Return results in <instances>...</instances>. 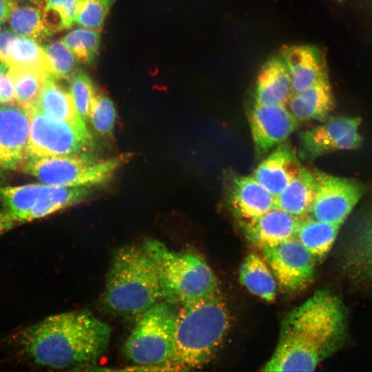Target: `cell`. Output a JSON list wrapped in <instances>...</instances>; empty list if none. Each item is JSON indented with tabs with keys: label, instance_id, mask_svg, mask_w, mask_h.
Wrapping results in <instances>:
<instances>
[{
	"label": "cell",
	"instance_id": "cell-1",
	"mask_svg": "<svg viewBox=\"0 0 372 372\" xmlns=\"http://www.w3.org/2000/svg\"><path fill=\"white\" fill-rule=\"evenodd\" d=\"M347 313L340 299L318 290L283 319L278 341L263 371H313L343 344Z\"/></svg>",
	"mask_w": 372,
	"mask_h": 372
},
{
	"label": "cell",
	"instance_id": "cell-2",
	"mask_svg": "<svg viewBox=\"0 0 372 372\" xmlns=\"http://www.w3.org/2000/svg\"><path fill=\"white\" fill-rule=\"evenodd\" d=\"M111 328L85 311L48 316L14 337L18 353L31 364L48 369L76 368L107 349Z\"/></svg>",
	"mask_w": 372,
	"mask_h": 372
},
{
	"label": "cell",
	"instance_id": "cell-3",
	"mask_svg": "<svg viewBox=\"0 0 372 372\" xmlns=\"http://www.w3.org/2000/svg\"><path fill=\"white\" fill-rule=\"evenodd\" d=\"M230 325L220 292L180 305L170 365L174 371H189L207 364L223 344Z\"/></svg>",
	"mask_w": 372,
	"mask_h": 372
},
{
	"label": "cell",
	"instance_id": "cell-4",
	"mask_svg": "<svg viewBox=\"0 0 372 372\" xmlns=\"http://www.w3.org/2000/svg\"><path fill=\"white\" fill-rule=\"evenodd\" d=\"M161 300L156 265L143 243L116 250L103 294L105 310L116 316H138Z\"/></svg>",
	"mask_w": 372,
	"mask_h": 372
},
{
	"label": "cell",
	"instance_id": "cell-5",
	"mask_svg": "<svg viewBox=\"0 0 372 372\" xmlns=\"http://www.w3.org/2000/svg\"><path fill=\"white\" fill-rule=\"evenodd\" d=\"M143 243L155 262L165 301L180 306L220 293L213 271L200 256L171 251L156 240L147 239Z\"/></svg>",
	"mask_w": 372,
	"mask_h": 372
},
{
	"label": "cell",
	"instance_id": "cell-6",
	"mask_svg": "<svg viewBox=\"0 0 372 372\" xmlns=\"http://www.w3.org/2000/svg\"><path fill=\"white\" fill-rule=\"evenodd\" d=\"M160 301L141 314L123 345V353L137 364L134 370L174 371L170 365L174 350L177 310Z\"/></svg>",
	"mask_w": 372,
	"mask_h": 372
},
{
	"label": "cell",
	"instance_id": "cell-7",
	"mask_svg": "<svg viewBox=\"0 0 372 372\" xmlns=\"http://www.w3.org/2000/svg\"><path fill=\"white\" fill-rule=\"evenodd\" d=\"M126 159V155H119L97 160L83 152L28 158L23 162V171L46 185L92 187L110 179Z\"/></svg>",
	"mask_w": 372,
	"mask_h": 372
},
{
	"label": "cell",
	"instance_id": "cell-8",
	"mask_svg": "<svg viewBox=\"0 0 372 372\" xmlns=\"http://www.w3.org/2000/svg\"><path fill=\"white\" fill-rule=\"evenodd\" d=\"M27 110L30 125L25 160L83 152L92 145L93 138L82 119L59 121L34 107Z\"/></svg>",
	"mask_w": 372,
	"mask_h": 372
},
{
	"label": "cell",
	"instance_id": "cell-9",
	"mask_svg": "<svg viewBox=\"0 0 372 372\" xmlns=\"http://www.w3.org/2000/svg\"><path fill=\"white\" fill-rule=\"evenodd\" d=\"M314 200L308 214L318 220L342 226L364 194L366 187L353 178L316 171Z\"/></svg>",
	"mask_w": 372,
	"mask_h": 372
},
{
	"label": "cell",
	"instance_id": "cell-10",
	"mask_svg": "<svg viewBox=\"0 0 372 372\" xmlns=\"http://www.w3.org/2000/svg\"><path fill=\"white\" fill-rule=\"evenodd\" d=\"M260 249L278 285L286 291L302 290L313 280L316 259L295 236Z\"/></svg>",
	"mask_w": 372,
	"mask_h": 372
},
{
	"label": "cell",
	"instance_id": "cell-11",
	"mask_svg": "<svg viewBox=\"0 0 372 372\" xmlns=\"http://www.w3.org/2000/svg\"><path fill=\"white\" fill-rule=\"evenodd\" d=\"M360 117L327 118L324 123L300 134L301 158H316L338 150L356 149L363 138L358 132Z\"/></svg>",
	"mask_w": 372,
	"mask_h": 372
},
{
	"label": "cell",
	"instance_id": "cell-12",
	"mask_svg": "<svg viewBox=\"0 0 372 372\" xmlns=\"http://www.w3.org/2000/svg\"><path fill=\"white\" fill-rule=\"evenodd\" d=\"M343 263L353 285L372 290V206L353 220L344 245Z\"/></svg>",
	"mask_w": 372,
	"mask_h": 372
},
{
	"label": "cell",
	"instance_id": "cell-13",
	"mask_svg": "<svg viewBox=\"0 0 372 372\" xmlns=\"http://www.w3.org/2000/svg\"><path fill=\"white\" fill-rule=\"evenodd\" d=\"M249 123L255 151L263 156L284 143L299 122L285 105L254 103Z\"/></svg>",
	"mask_w": 372,
	"mask_h": 372
},
{
	"label": "cell",
	"instance_id": "cell-14",
	"mask_svg": "<svg viewBox=\"0 0 372 372\" xmlns=\"http://www.w3.org/2000/svg\"><path fill=\"white\" fill-rule=\"evenodd\" d=\"M30 118L17 104L0 105V170L21 167L25 159Z\"/></svg>",
	"mask_w": 372,
	"mask_h": 372
},
{
	"label": "cell",
	"instance_id": "cell-15",
	"mask_svg": "<svg viewBox=\"0 0 372 372\" xmlns=\"http://www.w3.org/2000/svg\"><path fill=\"white\" fill-rule=\"evenodd\" d=\"M289 71L291 93L302 91L328 77L325 56L313 45L288 46L280 54Z\"/></svg>",
	"mask_w": 372,
	"mask_h": 372
},
{
	"label": "cell",
	"instance_id": "cell-16",
	"mask_svg": "<svg viewBox=\"0 0 372 372\" xmlns=\"http://www.w3.org/2000/svg\"><path fill=\"white\" fill-rule=\"evenodd\" d=\"M302 167L296 152L282 143L273 149L258 165L252 176L276 197Z\"/></svg>",
	"mask_w": 372,
	"mask_h": 372
},
{
	"label": "cell",
	"instance_id": "cell-17",
	"mask_svg": "<svg viewBox=\"0 0 372 372\" xmlns=\"http://www.w3.org/2000/svg\"><path fill=\"white\" fill-rule=\"evenodd\" d=\"M298 220V217L273 207L242 223L247 239L261 249L294 237Z\"/></svg>",
	"mask_w": 372,
	"mask_h": 372
},
{
	"label": "cell",
	"instance_id": "cell-18",
	"mask_svg": "<svg viewBox=\"0 0 372 372\" xmlns=\"http://www.w3.org/2000/svg\"><path fill=\"white\" fill-rule=\"evenodd\" d=\"M229 203L233 212L244 222L275 207V197L252 175L240 176L232 181Z\"/></svg>",
	"mask_w": 372,
	"mask_h": 372
},
{
	"label": "cell",
	"instance_id": "cell-19",
	"mask_svg": "<svg viewBox=\"0 0 372 372\" xmlns=\"http://www.w3.org/2000/svg\"><path fill=\"white\" fill-rule=\"evenodd\" d=\"M291 94V81L281 57L269 59L258 75L255 89V103L287 106Z\"/></svg>",
	"mask_w": 372,
	"mask_h": 372
},
{
	"label": "cell",
	"instance_id": "cell-20",
	"mask_svg": "<svg viewBox=\"0 0 372 372\" xmlns=\"http://www.w3.org/2000/svg\"><path fill=\"white\" fill-rule=\"evenodd\" d=\"M287 108L298 122L324 121L334 107V98L329 77L291 94Z\"/></svg>",
	"mask_w": 372,
	"mask_h": 372
},
{
	"label": "cell",
	"instance_id": "cell-21",
	"mask_svg": "<svg viewBox=\"0 0 372 372\" xmlns=\"http://www.w3.org/2000/svg\"><path fill=\"white\" fill-rule=\"evenodd\" d=\"M316 189L314 172L302 167L299 173L275 197V207L296 217L308 216Z\"/></svg>",
	"mask_w": 372,
	"mask_h": 372
},
{
	"label": "cell",
	"instance_id": "cell-22",
	"mask_svg": "<svg viewBox=\"0 0 372 372\" xmlns=\"http://www.w3.org/2000/svg\"><path fill=\"white\" fill-rule=\"evenodd\" d=\"M340 227L306 216L299 218L295 237L316 260H320L331 250Z\"/></svg>",
	"mask_w": 372,
	"mask_h": 372
},
{
	"label": "cell",
	"instance_id": "cell-23",
	"mask_svg": "<svg viewBox=\"0 0 372 372\" xmlns=\"http://www.w3.org/2000/svg\"><path fill=\"white\" fill-rule=\"evenodd\" d=\"M239 280L251 293L268 302L277 294L276 280L267 262L256 253L249 254L239 271Z\"/></svg>",
	"mask_w": 372,
	"mask_h": 372
},
{
	"label": "cell",
	"instance_id": "cell-24",
	"mask_svg": "<svg viewBox=\"0 0 372 372\" xmlns=\"http://www.w3.org/2000/svg\"><path fill=\"white\" fill-rule=\"evenodd\" d=\"M92 192L89 187H63L46 185L25 222L44 218L86 199Z\"/></svg>",
	"mask_w": 372,
	"mask_h": 372
},
{
	"label": "cell",
	"instance_id": "cell-25",
	"mask_svg": "<svg viewBox=\"0 0 372 372\" xmlns=\"http://www.w3.org/2000/svg\"><path fill=\"white\" fill-rule=\"evenodd\" d=\"M58 81L48 76L32 107L54 119L65 121L81 119L75 110L69 90H66Z\"/></svg>",
	"mask_w": 372,
	"mask_h": 372
},
{
	"label": "cell",
	"instance_id": "cell-26",
	"mask_svg": "<svg viewBox=\"0 0 372 372\" xmlns=\"http://www.w3.org/2000/svg\"><path fill=\"white\" fill-rule=\"evenodd\" d=\"M46 186L32 183L0 187V203L15 223H25L26 218Z\"/></svg>",
	"mask_w": 372,
	"mask_h": 372
},
{
	"label": "cell",
	"instance_id": "cell-27",
	"mask_svg": "<svg viewBox=\"0 0 372 372\" xmlns=\"http://www.w3.org/2000/svg\"><path fill=\"white\" fill-rule=\"evenodd\" d=\"M10 29L17 36L38 42L53 34L46 27L41 9L35 5H15L8 19Z\"/></svg>",
	"mask_w": 372,
	"mask_h": 372
},
{
	"label": "cell",
	"instance_id": "cell-28",
	"mask_svg": "<svg viewBox=\"0 0 372 372\" xmlns=\"http://www.w3.org/2000/svg\"><path fill=\"white\" fill-rule=\"evenodd\" d=\"M14 85V103L25 109L36 103L44 85L50 76L43 70L31 68H8Z\"/></svg>",
	"mask_w": 372,
	"mask_h": 372
},
{
	"label": "cell",
	"instance_id": "cell-29",
	"mask_svg": "<svg viewBox=\"0 0 372 372\" xmlns=\"http://www.w3.org/2000/svg\"><path fill=\"white\" fill-rule=\"evenodd\" d=\"M6 65L8 68L41 70L49 75L43 46L28 38L15 37L8 50Z\"/></svg>",
	"mask_w": 372,
	"mask_h": 372
},
{
	"label": "cell",
	"instance_id": "cell-30",
	"mask_svg": "<svg viewBox=\"0 0 372 372\" xmlns=\"http://www.w3.org/2000/svg\"><path fill=\"white\" fill-rule=\"evenodd\" d=\"M61 40L72 52L78 63L91 65L99 54L101 30L81 27L68 32Z\"/></svg>",
	"mask_w": 372,
	"mask_h": 372
},
{
	"label": "cell",
	"instance_id": "cell-31",
	"mask_svg": "<svg viewBox=\"0 0 372 372\" xmlns=\"http://www.w3.org/2000/svg\"><path fill=\"white\" fill-rule=\"evenodd\" d=\"M50 77L69 80L78 70V61L62 40H56L43 45Z\"/></svg>",
	"mask_w": 372,
	"mask_h": 372
},
{
	"label": "cell",
	"instance_id": "cell-32",
	"mask_svg": "<svg viewBox=\"0 0 372 372\" xmlns=\"http://www.w3.org/2000/svg\"><path fill=\"white\" fill-rule=\"evenodd\" d=\"M77 3L78 0H43L39 8L46 27L52 34L71 28Z\"/></svg>",
	"mask_w": 372,
	"mask_h": 372
},
{
	"label": "cell",
	"instance_id": "cell-33",
	"mask_svg": "<svg viewBox=\"0 0 372 372\" xmlns=\"http://www.w3.org/2000/svg\"><path fill=\"white\" fill-rule=\"evenodd\" d=\"M69 80V92L75 110L85 123L88 122L97 92L93 81L86 72L79 70Z\"/></svg>",
	"mask_w": 372,
	"mask_h": 372
},
{
	"label": "cell",
	"instance_id": "cell-34",
	"mask_svg": "<svg viewBox=\"0 0 372 372\" xmlns=\"http://www.w3.org/2000/svg\"><path fill=\"white\" fill-rule=\"evenodd\" d=\"M116 116V112L112 101L105 94L96 92L88 119L94 131L103 136H111Z\"/></svg>",
	"mask_w": 372,
	"mask_h": 372
},
{
	"label": "cell",
	"instance_id": "cell-35",
	"mask_svg": "<svg viewBox=\"0 0 372 372\" xmlns=\"http://www.w3.org/2000/svg\"><path fill=\"white\" fill-rule=\"evenodd\" d=\"M110 8L99 0H78L74 23L82 28L101 30Z\"/></svg>",
	"mask_w": 372,
	"mask_h": 372
},
{
	"label": "cell",
	"instance_id": "cell-36",
	"mask_svg": "<svg viewBox=\"0 0 372 372\" xmlns=\"http://www.w3.org/2000/svg\"><path fill=\"white\" fill-rule=\"evenodd\" d=\"M14 103L13 78L8 70L0 77V105Z\"/></svg>",
	"mask_w": 372,
	"mask_h": 372
},
{
	"label": "cell",
	"instance_id": "cell-37",
	"mask_svg": "<svg viewBox=\"0 0 372 372\" xmlns=\"http://www.w3.org/2000/svg\"><path fill=\"white\" fill-rule=\"evenodd\" d=\"M17 36L10 28L0 29V62L6 65L8 50L11 43Z\"/></svg>",
	"mask_w": 372,
	"mask_h": 372
},
{
	"label": "cell",
	"instance_id": "cell-38",
	"mask_svg": "<svg viewBox=\"0 0 372 372\" xmlns=\"http://www.w3.org/2000/svg\"><path fill=\"white\" fill-rule=\"evenodd\" d=\"M15 3L12 0H0V26L8 21Z\"/></svg>",
	"mask_w": 372,
	"mask_h": 372
},
{
	"label": "cell",
	"instance_id": "cell-39",
	"mask_svg": "<svg viewBox=\"0 0 372 372\" xmlns=\"http://www.w3.org/2000/svg\"><path fill=\"white\" fill-rule=\"evenodd\" d=\"M14 224L15 223L9 215L0 208V236L11 229Z\"/></svg>",
	"mask_w": 372,
	"mask_h": 372
},
{
	"label": "cell",
	"instance_id": "cell-40",
	"mask_svg": "<svg viewBox=\"0 0 372 372\" xmlns=\"http://www.w3.org/2000/svg\"><path fill=\"white\" fill-rule=\"evenodd\" d=\"M8 68L0 62V77L8 70Z\"/></svg>",
	"mask_w": 372,
	"mask_h": 372
},
{
	"label": "cell",
	"instance_id": "cell-41",
	"mask_svg": "<svg viewBox=\"0 0 372 372\" xmlns=\"http://www.w3.org/2000/svg\"><path fill=\"white\" fill-rule=\"evenodd\" d=\"M30 3L40 8L42 5L43 0H28Z\"/></svg>",
	"mask_w": 372,
	"mask_h": 372
},
{
	"label": "cell",
	"instance_id": "cell-42",
	"mask_svg": "<svg viewBox=\"0 0 372 372\" xmlns=\"http://www.w3.org/2000/svg\"><path fill=\"white\" fill-rule=\"evenodd\" d=\"M101 2H103V3H105L106 6H107L108 7L111 8L112 5L113 4L114 0H99Z\"/></svg>",
	"mask_w": 372,
	"mask_h": 372
},
{
	"label": "cell",
	"instance_id": "cell-43",
	"mask_svg": "<svg viewBox=\"0 0 372 372\" xmlns=\"http://www.w3.org/2000/svg\"><path fill=\"white\" fill-rule=\"evenodd\" d=\"M12 1H17V0H12Z\"/></svg>",
	"mask_w": 372,
	"mask_h": 372
}]
</instances>
